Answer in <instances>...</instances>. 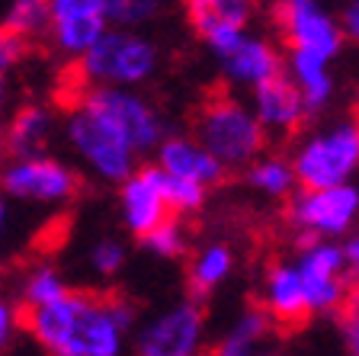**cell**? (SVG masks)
Instances as JSON below:
<instances>
[{"label": "cell", "mask_w": 359, "mask_h": 356, "mask_svg": "<svg viewBox=\"0 0 359 356\" xmlns=\"http://www.w3.org/2000/svg\"><path fill=\"white\" fill-rule=\"evenodd\" d=\"M0 26L13 32V36H20L22 42H39V39H45V29H48V4L45 0H10Z\"/></svg>", "instance_id": "obj_23"}, {"label": "cell", "mask_w": 359, "mask_h": 356, "mask_svg": "<svg viewBox=\"0 0 359 356\" xmlns=\"http://www.w3.org/2000/svg\"><path fill=\"white\" fill-rule=\"evenodd\" d=\"M7 106H10V84L0 74V161H4V128H7Z\"/></svg>", "instance_id": "obj_33"}, {"label": "cell", "mask_w": 359, "mask_h": 356, "mask_svg": "<svg viewBox=\"0 0 359 356\" xmlns=\"http://www.w3.org/2000/svg\"><path fill=\"white\" fill-rule=\"evenodd\" d=\"M138 241H142L144 251L154 253V257L177 260V257H183V253H187V247H189V231L183 228L180 216H170V218H164L161 225H154L148 235H142Z\"/></svg>", "instance_id": "obj_25"}, {"label": "cell", "mask_w": 359, "mask_h": 356, "mask_svg": "<svg viewBox=\"0 0 359 356\" xmlns=\"http://www.w3.org/2000/svg\"><path fill=\"white\" fill-rule=\"evenodd\" d=\"M273 22L292 52H311L334 61L346 45L340 20L324 7V0H273Z\"/></svg>", "instance_id": "obj_11"}, {"label": "cell", "mask_w": 359, "mask_h": 356, "mask_svg": "<svg viewBox=\"0 0 359 356\" xmlns=\"http://www.w3.org/2000/svg\"><path fill=\"white\" fill-rule=\"evenodd\" d=\"M250 93V110H254L257 122L263 126L266 138H295L308 122V106L302 100V93L295 90V84L285 77V71L273 74L269 81L257 84Z\"/></svg>", "instance_id": "obj_15"}, {"label": "cell", "mask_w": 359, "mask_h": 356, "mask_svg": "<svg viewBox=\"0 0 359 356\" xmlns=\"http://www.w3.org/2000/svg\"><path fill=\"white\" fill-rule=\"evenodd\" d=\"M292 263L299 270V279L305 286L308 312L311 318L337 315L344 305L346 292L353 286V273L346 267L344 241L330 237H299Z\"/></svg>", "instance_id": "obj_6"}, {"label": "cell", "mask_w": 359, "mask_h": 356, "mask_svg": "<svg viewBox=\"0 0 359 356\" xmlns=\"http://www.w3.org/2000/svg\"><path fill=\"white\" fill-rule=\"evenodd\" d=\"M209 324L199 298L187 296L167 305L135 334V356H205Z\"/></svg>", "instance_id": "obj_9"}, {"label": "cell", "mask_w": 359, "mask_h": 356, "mask_svg": "<svg viewBox=\"0 0 359 356\" xmlns=\"http://www.w3.org/2000/svg\"><path fill=\"white\" fill-rule=\"evenodd\" d=\"M26 55H29V42H22L20 36H13V32L0 26V74L7 77L10 71H16Z\"/></svg>", "instance_id": "obj_30"}, {"label": "cell", "mask_w": 359, "mask_h": 356, "mask_svg": "<svg viewBox=\"0 0 359 356\" xmlns=\"http://www.w3.org/2000/svg\"><path fill=\"white\" fill-rule=\"evenodd\" d=\"M164 186H167V202H170L173 216H196L202 206H205V196L209 190L199 183H189V180H173L164 173Z\"/></svg>", "instance_id": "obj_27"}, {"label": "cell", "mask_w": 359, "mask_h": 356, "mask_svg": "<svg viewBox=\"0 0 359 356\" xmlns=\"http://www.w3.org/2000/svg\"><path fill=\"white\" fill-rule=\"evenodd\" d=\"M344 253H346V267H350L353 279H359V235L346 237V241H344Z\"/></svg>", "instance_id": "obj_34"}, {"label": "cell", "mask_w": 359, "mask_h": 356, "mask_svg": "<svg viewBox=\"0 0 359 356\" xmlns=\"http://www.w3.org/2000/svg\"><path fill=\"white\" fill-rule=\"evenodd\" d=\"M202 45L215 55L224 81L238 90H254L283 71V52L273 39L250 32V26H228L202 39Z\"/></svg>", "instance_id": "obj_8"}, {"label": "cell", "mask_w": 359, "mask_h": 356, "mask_svg": "<svg viewBox=\"0 0 359 356\" xmlns=\"http://www.w3.org/2000/svg\"><path fill=\"white\" fill-rule=\"evenodd\" d=\"M244 180L263 199H289V196L299 190L292 161L285 154H273V151H263V154H257L254 161L247 164Z\"/></svg>", "instance_id": "obj_21"}, {"label": "cell", "mask_w": 359, "mask_h": 356, "mask_svg": "<svg viewBox=\"0 0 359 356\" xmlns=\"http://www.w3.org/2000/svg\"><path fill=\"white\" fill-rule=\"evenodd\" d=\"M20 334H22V308H20V302L0 292V353L13 347Z\"/></svg>", "instance_id": "obj_29"}, {"label": "cell", "mask_w": 359, "mask_h": 356, "mask_svg": "<svg viewBox=\"0 0 359 356\" xmlns=\"http://www.w3.org/2000/svg\"><path fill=\"white\" fill-rule=\"evenodd\" d=\"M119 186V216L128 235L142 237L148 235L154 225L170 218V202H167V186L164 171L157 164H138Z\"/></svg>", "instance_id": "obj_13"}, {"label": "cell", "mask_w": 359, "mask_h": 356, "mask_svg": "<svg viewBox=\"0 0 359 356\" xmlns=\"http://www.w3.org/2000/svg\"><path fill=\"white\" fill-rule=\"evenodd\" d=\"M340 29H344L346 42L359 45V0H346L344 13H340Z\"/></svg>", "instance_id": "obj_32"}, {"label": "cell", "mask_w": 359, "mask_h": 356, "mask_svg": "<svg viewBox=\"0 0 359 356\" xmlns=\"http://www.w3.org/2000/svg\"><path fill=\"white\" fill-rule=\"evenodd\" d=\"M302 190L350 183L359 171V132L353 119H337L305 132L289 154Z\"/></svg>", "instance_id": "obj_5"}, {"label": "cell", "mask_w": 359, "mask_h": 356, "mask_svg": "<svg viewBox=\"0 0 359 356\" xmlns=\"http://www.w3.org/2000/svg\"><path fill=\"white\" fill-rule=\"evenodd\" d=\"M289 222L299 237H330L340 241L359 218V190L353 183L295 190L289 196Z\"/></svg>", "instance_id": "obj_10"}, {"label": "cell", "mask_w": 359, "mask_h": 356, "mask_svg": "<svg viewBox=\"0 0 359 356\" xmlns=\"http://www.w3.org/2000/svg\"><path fill=\"white\" fill-rule=\"evenodd\" d=\"M71 289L58 267L52 263H36V267L26 270V276L20 279V289H16V302L20 308H39V305H48L55 298H61Z\"/></svg>", "instance_id": "obj_22"}, {"label": "cell", "mask_w": 359, "mask_h": 356, "mask_svg": "<svg viewBox=\"0 0 359 356\" xmlns=\"http://www.w3.org/2000/svg\"><path fill=\"white\" fill-rule=\"evenodd\" d=\"M154 164L167 177L189 180V183H199L205 190H215L224 180V167L193 135H164L161 145L154 148Z\"/></svg>", "instance_id": "obj_16"}, {"label": "cell", "mask_w": 359, "mask_h": 356, "mask_svg": "<svg viewBox=\"0 0 359 356\" xmlns=\"http://www.w3.org/2000/svg\"><path fill=\"white\" fill-rule=\"evenodd\" d=\"M135 308L122 296L67 289L39 308H22V334L45 356H122Z\"/></svg>", "instance_id": "obj_1"}, {"label": "cell", "mask_w": 359, "mask_h": 356, "mask_svg": "<svg viewBox=\"0 0 359 356\" xmlns=\"http://www.w3.org/2000/svg\"><path fill=\"white\" fill-rule=\"evenodd\" d=\"M128 260V251L122 244L119 237H100L90 244V253H87V263L90 270L100 276V279H112V276H119L122 267H126Z\"/></svg>", "instance_id": "obj_26"}, {"label": "cell", "mask_w": 359, "mask_h": 356, "mask_svg": "<svg viewBox=\"0 0 359 356\" xmlns=\"http://www.w3.org/2000/svg\"><path fill=\"white\" fill-rule=\"evenodd\" d=\"M61 112L48 103H22L7 116L4 157H32L52 148Z\"/></svg>", "instance_id": "obj_17"}, {"label": "cell", "mask_w": 359, "mask_h": 356, "mask_svg": "<svg viewBox=\"0 0 359 356\" xmlns=\"http://www.w3.org/2000/svg\"><path fill=\"white\" fill-rule=\"evenodd\" d=\"M0 193L32 206H67L81 193V173L52 151L0 161Z\"/></svg>", "instance_id": "obj_7"}, {"label": "cell", "mask_w": 359, "mask_h": 356, "mask_svg": "<svg viewBox=\"0 0 359 356\" xmlns=\"http://www.w3.org/2000/svg\"><path fill=\"white\" fill-rule=\"evenodd\" d=\"M161 67V48L138 29L106 26L74 61V84L87 87H144Z\"/></svg>", "instance_id": "obj_4"}, {"label": "cell", "mask_w": 359, "mask_h": 356, "mask_svg": "<svg viewBox=\"0 0 359 356\" xmlns=\"http://www.w3.org/2000/svg\"><path fill=\"white\" fill-rule=\"evenodd\" d=\"M205 356H283L276 347H273V341L266 343H254V347H231V343H215V347H209V353Z\"/></svg>", "instance_id": "obj_31"}, {"label": "cell", "mask_w": 359, "mask_h": 356, "mask_svg": "<svg viewBox=\"0 0 359 356\" xmlns=\"http://www.w3.org/2000/svg\"><path fill=\"white\" fill-rule=\"evenodd\" d=\"M193 138L228 171H244L269 148V138L254 110L238 93H212L202 100L193 119Z\"/></svg>", "instance_id": "obj_3"}, {"label": "cell", "mask_w": 359, "mask_h": 356, "mask_svg": "<svg viewBox=\"0 0 359 356\" xmlns=\"http://www.w3.org/2000/svg\"><path fill=\"white\" fill-rule=\"evenodd\" d=\"M353 126H356V132H359V110H356V116H353Z\"/></svg>", "instance_id": "obj_36"}, {"label": "cell", "mask_w": 359, "mask_h": 356, "mask_svg": "<svg viewBox=\"0 0 359 356\" xmlns=\"http://www.w3.org/2000/svg\"><path fill=\"white\" fill-rule=\"evenodd\" d=\"M337 327H340V341H344L346 356H359V279H353L340 312H337Z\"/></svg>", "instance_id": "obj_28"}, {"label": "cell", "mask_w": 359, "mask_h": 356, "mask_svg": "<svg viewBox=\"0 0 359 356\" xmlns=\"http://www.w3.org/2000/svg\"><path fill=\"white\" fill-rule=\"evenodd\" d=\"M109 26L122 29H142L170 7V0H100Z\"/></svg>", "instance_id": "obj_24"}, {"label": "cell", "mask_w": 359, "mask_h": 356, "mask_svg": "<svg viewBox=\"0 0 359 356\" xmlns=\"http://www.w3.org/2000/svg\"><path fill=\"white\" fill-rule=\"evenodd\" d=\"M61 132H65L67 148L87 167L90 173L103 183H122L128 173L142 164L135 145L93 100L77 87L67 93L65 110H61Z\"/></svg>", "instance_id": "obj_2"}, {"label": "cell", "mask_w": 359, "mask_h": 356, "mask_svg": "<svg viewBox=\"0 0 359 356\" xmlns=\"http://www.w3.org/2000/svg\"><path fill=\"white\" fill-rule=\"evenodd\" d=\"M183 7L196 36L205 39L228 26H250L257 0H183Z\"/></svg>", "instance_id": "obj_20"}, {"label": "cell", "mask_w": 359, "mask_h": 356, "mask_svg": "<svg viewBox=\"0 0 359 356\" xmlns=\"http://www.w3.org/2000/svg\"><path fill=\"white\" fill-rule=\"evenodd\" d=\"M10 228V199L0 193V257H4V237H7Z\"/></svg>", "instance_id": "obj_35"}, {"label": "cell", "mask_w": 359, "mask_h": 356, "mask_svg": "<svg viewBox=\"0 0 359 356\" xmlns=\"http://www.w3.org/2000/svg\"><path fill=\"white\" fill-rule=\"evenodd\" d=\"M45 4H48L45 42L67 61L81 58L109 26L100 0H45Z\"/></svg>", "instance_id": "obj_12"}, {"label": "cell", "mask_w": 359, "mask_h": 356, "mask_svg": "<svg viewBox=\"0 0 359 356\" xmlns=\"http://www.w3.org/2000/svg\"><path fill=\"white\" fill-rule=\"evenodd\" d=\"M257 308H260V312L273 321V327H279V331L299 327L311 318L305 286H302L299 270H295L292 257H276L263 267L260 289H257Z\"/></svg>", "instance_id": "obj_14"}, {"label": "cell", "mask_w": 359, "mask_h": 356, "mask_svg": "<svg viewBox=\"0 0 359 356\" xmlns=\"http://www.w3.org/2000/svg\"><path fill=\"white\" fill-rule=\"evenodd\" d=\"M283 71H285V77L295 84V90L302 93L308 112H321L324 106L334 100L337 81H334V71H330L327 58L311 55V52H292V48H285Z\"/></svg>", "instance_id": "obj_18"}, {"label": "cell", "mask_w": 359, "mask_h": 356, "mask_svg": "<svg viewBox=\"0 0 359 356\" xmlns=\"http://www.w3.org/2000/svg\"><path fill=\"white\" fill-rule=\"evenodd\" d=\"M234 263H238V253H234L231 244L224 241H209L202 244L199 251H193L189 257V296L193 298H205L215 289H222L224 282L231 279Z\"/></svg>", "instance_id": "obj_19"}]
</instances>
